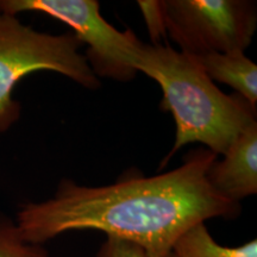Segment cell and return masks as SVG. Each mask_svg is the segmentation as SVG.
Masks as SVG:
<instances>
[{"label":"cell","mask_w":257,"mask_h":257,"mask_svg":"<svg viewBox=\"0 0 257 257\" xmlns=\"http://www.w3.org/2000/svg\"><path fill=\"white\" fill-rule=\"evenodd\" d=\"M216 160V154L199 148L179 168L149 178L130 176L98 187L63 179L53 198L23 205L16 223L23 238L37 245L68 231L99 230L137 244L148 257H174L186 231L213 218L232 219L242 211L240 202L208 184L207 170Z\"/></svg>","instance_id":"cell-1"},{"label":"cell","mask_w":257,"mask_h":257,"mask_svg":"<svg viewBox=\"0 0 257 257\" xmlns=\"http://www.w3.org/2000/svg\"><path fill=\"white\" fill-rule=\"evenodd\" d=\"M133 66L159 83L163 93L161 107L174 117L175 143L162 167L189 143L205 144L216 155H224L256 121V108L238 93L221 92L188 54L138 38Z\"/></svg>","instance_id":"cell-2"},{"label":"cell","mask_w":257,"mask_h":257,"mask_svg":"<svg viewBox=\"0 0 257 257\" xmlns=\"http://www.w3.org/2000/svg\"><path fill=\"white\" fill-rule=\"evenodd\" d=\"M73 31L53 35L35 30L17 16L0 12V134L21 117V104L12 96L16 85L28 74L49 70L82 87L95 91L101 86Z\"/></svg>","instance_id":"cell-3"},{"label":"cell","mask_w":257,"mask_h":257,"mask_svg":"<svg viewBox=\"0 0 257 257\" xmlns=\"http://www.w3.org/2000/svg\"><path fill=\"white\" fill-rule=\"evenodd\" d=\"M166 34L188 55L245 51L257 28L256 2L161 0Z\"/></svg>","instance_id":"cell-4"},{"label":"cell","mask_w":257,"mask_h":257,"mask_svg":"<svg viewBox=\"0 0 257 257\" xmlns=\"http://www.w3.org/2000/svg\"><path fill=\"white\" fill-rule=\"evenodd\" d=\"M0 12L17 16L40 12L59 19L73 29L96 76L127 82L135 79L133 53L138 37L131 30L119 31L100 15L96 0H0Z\"/></svg>","instance_id":"cell-5"},{"label":"cell","mask_w":257,"mask_h":257,"mask_svg":"<svg viewBox=\"0 0 257 257\" xmlns=\"http://www.w3.org/2000/svg\"><path fill=\"white\" fill-rule=\"evenodd\" d=\"M211 187L229 200L240 202L257 193V121L248 126L207 170Z\"/></svg>","instance_id":"cell-6"},{"label":"cell","mask_w":257,"mask_h":257,"mask_svg":"<svg viewBox=\"0 0 257 257\" xmlns=\"http://www.w3.org/2000/svg\"><path fill=\"white\" fill-rule=\"evenodd\" d=\"M212 81L232 87L253 108L257 104V66L244 51L191 55Z\"/></svg>","instance_id":"cell-7"},{"label":"cell","mask_w":257,"mask_h":257,"mask_svg":"<svg viewBox=\"0 0 257 257\" xmlns=\"http://www.w3.org/2000/svg\"><path fill=\"white\" fill-rule=\"evenodd\" d=\"M174 257H257V240L252 239L236 248L223 246L214 240L205 223L182 234L173 249Z\"/></svg>","instance_id":"cell-8"},{"label":"cell","mask_w":257,"mask_h":257,"mask_svg":"<svg viewBox=\"0 0 257 257\" xmlns=\"http://www.w3.org/2000/svg\"><path fill=\"white\" fill-rule=\"evenodd\" d=\"M0 257H51L43 245L31 244L22 236L17 223L0 212Z\"/></svg>","instance_id":"cell-9"},{"label":"cell","mask_w":257,"mask_h":257,"mask_svg":"<svg viewBox=\"0 0 257 257\" xmlns=\"http://www.w3.org/2000/svg\"><path fill=\"white\" fill-rule=\"evenodd\" d=\"M137 4L142 11L144 21H146L148 31L152 38V44H159L163 37H167L160 2L140 0Z\"/></svg>","instance_id":"cell-10"},{"label":"cell","mask_w":257,"mask_h":257,"mask_svg":"<svg viewBox=\"0 0 257 257\" xmlns=\"http://www.w3.org/2000/svg\"><path fill=\"white\" fill-rule=\"evenodd\" d=\"M96 257H148L137 244L115 237H107L99 249Z\"/></svg>","instance_id":"cell-11"}]
</instances>
